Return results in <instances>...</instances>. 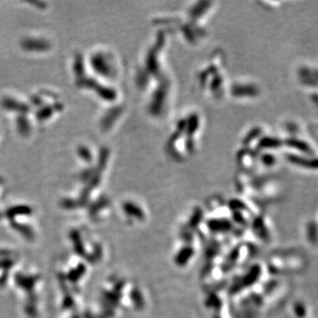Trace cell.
Returning a JSON list of instances; mask_svg holds the SVG:
<instances>
[{"label": "cell", "instance_id": "6da1fadb", "mask_svg": "<svg viewBox=\"0 0 318 318\" xmlns=\"http://www.w3.org/2000/svg\"><path fill=\"white\" fill-rule=\"evenodd\" d=\"M289 161L300 166L309 168H318V159H307L301 157L292 156L289 157Z\"/></svg>", "mask_w": 318, "mask_h": 318}, {"label": "cell", "instance_id": "7a4b0ae2", "mask_svg": "<svg viewBox=\"0 0 318 318\" xmlns=\"http://www.w3.org/2000/svg\"><path fill=\"white\" fill-rule=\"evenodd\" d=\"M288 143H289V145L297 148V149H299L303 152H306V153L310 152V148L304 141H299V140H291V141H289Z\"/></svg>", "mask_w": 318, "mask_h": 318}]
</instances>
